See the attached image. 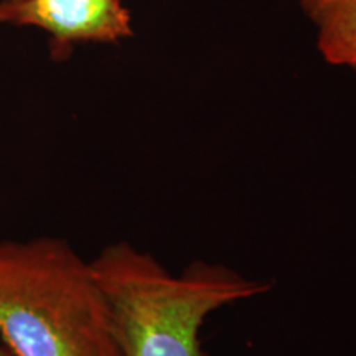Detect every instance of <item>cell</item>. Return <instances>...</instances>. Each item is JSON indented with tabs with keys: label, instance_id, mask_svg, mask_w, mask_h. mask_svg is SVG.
Masks as SVG:
<instances>
[{
	"label": "cell",
	"instance_id": "6da1fadb",
	"mask_svg": "<svg viewBox=\"0 0 356 356\" xmlns=\"http://www.w3.org/2000/svg\"><path fill=\"white\" fill-rule=\"evenodd\" d=\"M124 356H204L200 330L215 310L269 292L266 280L195 261L175 275L127 241L89 261Z\"/></svg>",
	"mask_w": 356,
	"mask_h": 356
},
{
	"label": "cell",
	"instance_id": "7a4b0ae2",
	"mask_svg": "<svg viewBox=\"0 0 356 356\" xmlns=\"http://www.w3.org/2000/svg\"><path fill=\"white\" fill-rule=\"evenodd\" d=\"M0 338L12 356H124L89 261L51 236L0 243Z\"/></svg>",
	"mask_w": 356,
	"mask_h": 356
},
{
	"label": "cell",
	"instance_id": "3957f363",
	"mask_svg": "<svg viewBox=\"0 0 356 356\" xmlns=\"http://www.w3.org/2000/svg\"><path fill=\"white\" fill-rule=\"evenodd\" d=\"M3 25L47 32L53 58H66L78 43H118L134 33L124 0H0Z\"/></svg>",
	"mask_w": 356,
	"mask_h": 356
},
{
	"label": "cell",
	"instance_id": "277c9868",
	"mask_svg": "<svg viewBox=\"0 0 356 356\" xmlns=\"http://www.w3.org/2000/svg\"><path fill=\"white\" fill-rule=\"evenodd\" d=\"M327 63L356 70V0H299Z\"/></svg>",
	"mask_w": 356,
	"mask_h": 356
},
{
	"label": "cell",
	"instance_id": "5b68a950",
	"mask_svg": "<svg viewBox=\"0 0 356 356\" xmlns=\"http://www.w3.org/2000/svg\"><path fill=\"white\" fill-rule=\"evenodd\" d=\"M0 356H12V353L6 346V343L2 341V338H0Z\"/></svg>",
	"mask_w": 356,
	"mask_h": 356
}]
</instances>
